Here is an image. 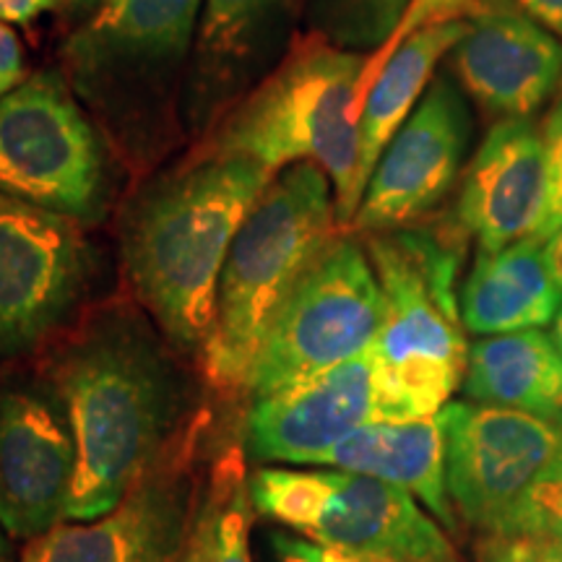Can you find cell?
I'll use <instances>...</instances> for the list:
<instances>
[{
	"label": "cell",
	"instance_id": "30bf717a",
	"mask_svg": "<svg viewBox=\"0 0 562 562\" xmlns=\"http://www.w3.org/2000/svg\"><path fill=\"white\" fill-rule=\"evenodd\" d=\"M438 419L456 513L482 537L497 533L524 492L562 453V427L474 402L446 404Z\"/></svg>",
	"mask_w": 562,
	"mask_h": 562
},
{
	"label": "cell",
	"instance_id": "8fae6325",
	"mask_svg": "<svg viewBox=\"0 0 562 562\" xmlns=\"http://www.w3.org/2000/svg\"><path fill=\"white\" fill-rule=\"evenodd\" d=\"M87 277L76 222L0 195V364L37 349L68 321Z\"/></svg>",
	"mask_w": 562,
	"mask_h": 562
},
{
	"label": "cell",
	"instance_id": "277c9868",
	"mask_svg": "<svg viewBox=\"0 0 562 562\" xmlns=\"http://www.w3.org/2000/svg\"><path fill=\"white\" fill-rule=\"evenodd\" d=\"M364 60L307 34L222 117L203 154L243 157L271 172L318 165L334 186L339 227H351L364 195L357 112Z\"/></svg>",
	"mask_w": 562,
	"mask_h": 562
},
{
	"label": "cell",
	"instance_id": "1f68e13d",
	"mask_svg": "<svg viewBox=\"0 0 562 562\" xmlns=\"http://www.w3.org/2000/svg\"><path fill=\"white\" fill-rule=\"evenodd\" d=\"M526 16L550 30L554 37L562 40V0H513Z\"/></svg>",
	"mask_w": 562,
	"mask_h": 562
},
{
	"label": "cell",
	"instance_id": "ac0fdd59",
	"mask_svg": "<svg viewBox=\"0 0 562 562\" xmlns=\"http://www.w3.org/2000/svg\"><path fill=\"white\" fill-rule=\"evenodd\" d=\"M550 201L542 128L497 121L469 161L456 201V224L476 248L497 252L537 235Z\"/></svg>",
	"mask_w": 562,
	"mask_h": 562
},
{
	"label": "cell",
	"instance_id": "e0dca14e",
	"mask_svg": "<svg viewBox=\"0 0 562 562\" xmlns=\"http://www.w3.org/2000/svg\"><path fill=\"white\" fill-rule=\"evenodd\" d=\"M451 70L484 115L524 121L562 83V42L518 9L476 11L451 50Z\"/></svg>",
	"mask_w": 562,
	"mask_h": 562
},
{
	"label": "cell",
	"instance_id": "7c38bea8",
	"mask_svg": "<svg viewBox=\"0 0 562 562\" xmlns=\"http://www.w3.org/2000/svg\"><path fill=\"white\" fill-rule=\"evenodd\" d=\"M195 438L199 425L110 513L55 524L26 542L19 562H180L203 495L191 461Z\"/></svg>",
	"mask_w": 562,
	"mask_h": 562
},
{
	"label": "cell",
	"instance_id": "4dcf8cb0",
	"mask_svg": "<svg viewBox=\"0 0 562 562\" xmlns=\"http://www.w3.org/2000/svg\"><path fill=\"white\" fill-rule=\"evenodd\" d=\"M24 83V50L16 32L0 21V97Z\"/></svg>",
	"mask_w": 562,
	"mask_h": 562
},
{
	"label": "cell",
	"instance_id": "f1b7e54d",
	"mask_svg": "<svg viewBox=\"0 0 562 562\" xmlns=\"http://www.w3.org/2000/svg\"><path fill=\"white\" fill-rule=\"evenodd\" d=\"M271 550L277 562H368L336 547L311 542L300 533H271Z\"/></svg>",
	"mask_w": 562,
	"mask_h": 562
},
{
	"label": "cell",
	"instance_id": "cb8c5ba5",
	"mask_svg": "<svg viewBox=\"0 0 562 562\" xmlns=\"http://www.w3.org/2000/svg\"><path fill=\"white\" fill-rule=\"evenodd\" d=\"M206 490L214 505V562H252V497L240 448H229L211 469Z\"/></svg>",
	"mask_w": 562,
	"mask_h": 562
},
{
	"label": "cell",
	"instance_id": "f546056e",
	"mask_svg": "<svg viewBox=\"0 0 562 562\" xmlns=\"http://www.w3.org/2000/svg\"><path fill=\"white\" fill-rule=\"evenodd\" d=\"M180 562H214V505H211L206 482H203L199 513H195L191 537H188Z\"/></svg>",
	"mask_w": 562,
	"mask_h": 562
},
{
	"label": "cell",
	"instance_id": "8d00e7d4",
	"mask_svg": "<svg viewBox=\"0 0 562 562\" xmlns=\"http://www.w3.org/2000/svg\"><path fill=\"white\" fill-rule=\"evenodd\" d=\"M552 339L554 344H558L560 355H562V307L558 311V315H554V331H552Z\"/></svg>",
	"mask_w": 562,
	"mask_h": 562
},
{
	"label": "cell",
	"instance_id": "9c48e42d",
	"mask_svg": "<svg viewBox=\"0 0 562 562\" xmlns=\"http://www.w3.org/2000/svg\"><path fill=\"white\" fill-rule=\"evenodd\" d=\"M104 188L100 138L58 74L42 70L0 97V195L91 222Z\"/></svg>",
	"mask_w": 562,
	"mask_h": 562
},
{
	"label": "cell",
	"instance_id": "8992f818",
	"mask_svg": "<svg viewBox=\"0 0 562 562\" xmlns=\"http://www.w3.org/2000/svg\"><path fill=\"white\" fill-rule=\"evenodd\" d=\"M201 0H108L66 45L81 100L133 154L165 140L191 68Z\"/></svg>",
	"mask_w": 562,
	"mask_h": 562
},
{
	"label": "cell",
	"instance_id": "6da1fadb",
	"mask_svg": "<svg viewBox=\"0 0 562 562\" xmlns=\"http://www.w3.org/2000/svg\"><path fill=\"white\" fill-rule=\"evenodd\" d=\"M53 385L76 442V474L63 521H94L123 501L191 435L193 391L157 334L110 313L55 364Z\"/></svg>",
	"mask_w": 562,
	"mask_h": 562
},
{
	"label": "cell",
	"instance_id": "d6986e66",
	"mask_svg": "<svg viewBox=\"0 0 562 562\" xmlns=\"http://www.w3.org/2000/svg\"><path fill=\"white\" fill-rule=\"evenodd\" d=\"M321 463L396 484L417 497L440 526L448 531L459 529V513L448 492L446 438L438 414L406 422H370L334 446Z\"/></svg>",
	"mask_w": 562,
	"mask_h": 562
},
{
	"label": "cell",
	"instance_id": "7a4b0ae2",
	"mask_svg": "<svg viewBox=\"0 0 562 562\" xmlns=\"http://www.w3.org/2000/svg\"><path fill=\"white\" fill-rule=\"evenodd\" d=\"M273 178L277 172L250 159L203 154L131 209L125 269L175 351L201 355L206 347L224 261Z\"/></svg>",
	"mask_w": 562,
	"mask_h": 562
},
{
	"label": "cell",
	"instance_id": "836d02e7",
	"mask_svg": "<svg viewBox=\"0 0 562 562\" xmlns=\"http://www.w3.org/2000/svg\"><path fill=\"white\" fill-rule=\"evenodd\" d=\"M544 256H547V266H550L554 284H558V290L562 292V229L554 232L550 240L544 243Z\"/></svg>",
	"mask_w": 562,
	"mask_h": 562
},
{
	"label": "cell",
	"instance_id": "d4e9b609",
	"mask_svg": "<svg viewBox=\"0 0 562 562\" xmlns=\"http://www.w3.org/2000/svg\"><path fill=\"white\" fill-rule=\"evenodd\" d=\"M490 537H533L562 544V453L524 492L503 529Z\"/></svg>",
	"mask_w": 562,
	"mask_h": 562
},
{
	"label": "cell",
	"instance_id": "2e32d148",
	"mask_svg": "<svg viewBox=\"0 0 562 562\" xmlns=\"http://www.w3.org/2000/svg\"><path fill=\"white\" fill-rule=\"evenodd\" d=\"M370 422H385L370 349L311 381L250 402L245 451L256 461L321 463L334 446Z\"/></svg>",
	"mask_w": 562,
	"mask_h": 562
},
{
	"label": "cell",
	"instance_id": "d6a6232c",
	"mask_svg": "<svg viewBox=\"0 0 562 562\" xmlns=\"http://www.w3.org/2000/svg\"><path fill=\"white\" fill-rule=\"evenodd\" d=\"M58 0H0V21L3 24H30L40 13L50 11Z\"/></svg>",
	"mask_w": 562,
	"mask_h": 562
},
{
	"label": "cell",
	"instance_id": "9a60e30c",
	"mask_svg": "<svg viewBox=\"0 0 562 562\" xmlns=\"http://www.w3.org/2000/svg\"><path fill=\"white\" fill-rule=\"evenodd\" d=\"M305 0H203L182 89V123L203 133L284 60Z\"/></svg>",
	"mask_w": 562,
	"mask_h": 562
},
{
	"label": "cell",
	"instance_id": "d590c367",
	"mask_svg": "<svg viewBox=\"0 0 562 562\" xmlns=\"http://www.w3.org/2000/svg\"><path fill=\"white\" fill-rule=\"evenodd\" d=\"M503 9H516L513 0H476V11H503Z\"/></svg>",
	"mask_w": 562,
	"mask_h": 562
},
{
	"label": "cell",
	"instance_id": "44dd1931",
	"mask_svg": "<svg viewBox=\"0 0 562 562\" xmlns=\"http://www.w3.org/2000/svg\"><path fill=\"white\" fill-rule=\"evenodd\" d=\"M461 389L467 402L526 412L562 427V355L542 328L476 339Z\"/></svg>",
	"mask_w": 562,
	"mask_h": 562
},
{
	"label": "cell",
	"instance_id": "e575fe53",
	"mask_svg": "<svg viewBox=\"0 0 562 562\" xmlns=\"http://www.w3.org/2000/svg\"><path fill=\"white\" fill-rule=\"evenodd\" d=\"M0 562H16L11 537H9V533H5L3 526H0Z\"/></svg>",
	"mask_w": 562,
	"mask_h": 562
},
{
	"label": "cell",
	"instance_id": "5b68a950",
	"mask_svg": "<svg viewBox=\"0 0 562 562\" xmlns=\"http://www.w3.org/2000/svg\"><path fill=\"white\" fill-rule=\"evenodd\" d=\"M336 199L311 161L284 167L232 243L216 292L214 326L201 351L206 381L245 393L258 349L307 266L334 240Z\"/></svg>",
	"mask_w": 562,
	"mask_h": 562
},
{
	"label": "cell",
	"instance_id": "74e56055",
	"mask_svg": "<svg viewBox=\"0 0 562 562\" xmlns=\"http://www.w3.org/2000/svg\"><path fill=\"white\" fill-rule=\"evenodd\" d=\"M70 3H91V0H70Z\"/></svg>",
	"mask_w": 562,
	"mask_h": 562
},
{
	"label": "cell",
	"instance_id": "4316f807",
	"mask_svg": "<svg viewBox=\"0 0 562 562\" xmlns=\"http://www.w3.org/2000/svg\"><path fill=\"white\" fill-rule=\"evenodd\" d=\"M542 138L547 151V172H550V201L544 220L539 224L533 240L547 243L554 232L562 229V94L554 100L542 123Z\"/></svg>",
	"mask_w": 562,
	"mask_h": 562
},
{
	"label": "cell",
	"instance_id": "52a82bcc",
	"mask_svg": "<svg viewBox=\"0 0 562 562\" xmlns=\"http://www.w3.org/2000/svg\"><path fill=\"white\" fill-rule=\"evenodd\" d=\"M248 482L258 516L311 542L368 562H461L442 526L396 484L344 469L286 467H261Z\"/></svg>",
	"mask_w": 562,
	"mask_h": 562
},
{
	"label": "cell",
	"instance_id": "ffe728a7",
	"mask_svg": "<svg viewBox=\"0 0 562 562\" xmlns=\"http://www.w3.org/2000/svg\"><path fill=\"white\" fill-rule=\"evenodd\" d=\"M459 305L463 328L480 336L529 331L552 323L562 307V292L547 266L544 243L529 237L497 252H476Z\"/></svg>",
	"mask_w": 562,
	"mask_h": 562
},
{
	"label": "cell",
	"instance_id": "7402d4cb",
	"mask_svg": "<svg viewBox=\"0 0 562 562\" xmlns=\"http://www.w3.org/2000/svg\"><path fill=\"white\" fill-rule=\"evenodd\" d=\"M469 30V19L446 21L414 32L409 40L396 47L364 100L360 133H362V182L368 188L370 175L385 146L396 136L398 128L409 121L422 94L432 83L438 63L459 45Z\"/></svg>",
	"mask_w": 562,
	"mask_h": 562
},
{
	"label": "cell",
	"instance_id": "3957f363",
	"mask_svg": "<svg viewBox=\"0 0 562 562\" xmlns=\"http://www.w3.org/2000/svg\"><path fill=\"white\" fill-rule=\"evenodd\" d=\"M383 294L372 341L385 422L435 417L461 389L469 364L459 281L467 232L417 222L364 240Z\"/></svg>",
	"mask_w": 562,
	"mask_h": 562
},
{
	"label": "cell",
	"instance_id": "83f0119b",
	"mask_svg": "<svg viewBox=\"0 0 562 562\" xmlns=\"http://www.w3.org/2000/svg\"><path fill=\"white\" fill-rule=\"evenodd\" d=\"M476 562H562V544L533 537H480Z\"/></svg>",
	"mask_w": 562,
	"mask_h": 562
},
{
	"label": "cell",
	"instance_id": "603a6c76",
	"mask_svg": "<svg viewBox=\"0 0 562 562\" xmlns=\"http://www.w3.org/2000/svg\"><path fill=\"white\" fill-rule=\"evenodd\" d=\"M412 0H305L307 34L349 53H378L398 30Z\"/></svg>",
	"mask_w": 562,
	"mask_h": 562
},
{
	"label": "cell",
	"instance_id": "ba28073f",
	"mask_svg": "<svg viewBox=\"0 0 562 562\" xmlns=\"http://www.w3.org/2000/svg\"><path fill=\"white\" fill-rule=\"evenodd\" d=\"M383 318V294L368 248L334 235L290 292L252 364L250 402L311 381L364 355Z\"/></svg>",
	"mask_w": 562,
	"mask_h": 562
},
{
	"label": "cell",
	"instance_id": "5bb4252c",
	"mask_svg": "<svg viewBox=\"0 0 562 562\" xmlns=\"http://www.w3.org/2000/svg\"><path fill=\"white\" fill-rule=\"evenodd\" d=\"M76 442L55 385H0V526L11 539L50 531L66 516Z\"/></svg>",
	"mask_w": 562,
	"mask_h": 562
},
{
	"label": "cell",
	"instance_id": "4fadbf2b",
	"mask_svg": "<svg viewBox=\"0 0 562 562\" xmlns=\"http://www.w3.org/2000/svg\"><path fill=\"white\" fill-rule=\"evenodd\" d=\"M472 140V112L459 81L432 79L364 188L351 229L375 235L425 220L451 193Z\"/></svg>",
	"mask_w": 562,
	"mask_h": 562
},
{
	"label": "cell",
	"instance_id": "484cf974",
	"mask_svg": "<svg viewBox=\"0 0 562 562\" xmlns=\"http://www.w3.org/2000/svg\"><path fill=\"white\" fill-rule=\"evenodd\" d=\"M474 13H476V0H412L409 11H406L402 24H398V30L393 32V37L385 42L381 50L372 53L370 58L364 60L360 87H357V112H360V117H362V108H364V100H368L370 87L375 83L378 74H381L383 66L389 63L391 55L396 53V47L402 45V42L409 40L414 32L425 30V26L446 24V21H459V19H472Z\"/></svg>",
	"mask_w": 562,
	"mask_h": 562
}]
</instances>
